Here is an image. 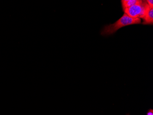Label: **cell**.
Masks as SVG:
<instances>
[{
    "label": "cell",
    "instance_id": "6",
    "mask_svg": "<svg viewBox=\"0 0 153 115\" xmlns=\"http://www.w3.org/2000/svg\"><path fill=\"white\" fill-rule=\"evenodd\" d=\"M147 115H153V110L152 109H149V110L147 112Z\"/></svg>",
    "mask_w": 153,
    "mask_h": 115
},
{
    "label": "cell",
    "instance_id": "3",
    "mask_svg": "<svg viewBox=\"0 0 153 115\" xmlns=\"http://www.w3.org/2000/svg\"><path fill=\"white\" fill-rule=\"evenodd\" d=\"M143 24H153V7H149L148 4L145 13L143 18Z\"/></svg>",
    "mask_w": 153,
    "mask_h": 115
},
{
    "label": "cell",
    "instance_id": "5",
    "mask_svg": "<svg viewBox=\"0 0 153 115\" xmlns=\"http://www.w3.org/2000/svg\"><path fill=\"white\" fill-rule=\"evenodd\" d=\"M146 1H147L149 7H153V0H146Z\"/></svg>",
    "mask_w": 153,
    "mask_h": 115
},
{
    "label": "cell",
    "instance_id": "7",
    "mask_svg": "<svg viewBox=\"0 0 153 115\" xmlns=\"http://www.w3.org/2000/svg\"><path fill=\"white\" fill-rule=\"evenodd\" d=\"M129 1H130V0H122V4H123L124 3H126V2Z\"/></svg>",
    "mask_w": 153,
    "mask_h": 115
},
{
    "label": "cell",
    "instance_id": "2",
    "mask_svg": "<svg viewBox=\"0 0 153 115\" xmlns=\"http://www.w3.org/2000/svg\"><path fill=\"white\" fill-rule=\"evenodd\" d=\"M147 5L146 1L138 0L137 3L133 6L123 10L124 13L131 18L143 19Z\"/></svg>",
    "mask_w": 153,
    "mask_h": 115
},
{
    "label": "cell",
    "instance_id": "4",
    "mask_svg": "<svg viewBox=\"0 0 153 115\" xmlns=\"http://www.w3.org/2000/svg\"><path fill=\"white\" fill-rule=\"evenodd\" d=\"M138 1V0H130L129 1H127L126 3H124L123 4H122L123 5V9H125L127 7H130L131 6H133L134 4L137 3V2Z\"/></svg>",
    "mask_w": 153,
    "mask_h": 115
},
{
    "label": "cell",
    "instance_id": "1",
    "mask_svg": "<svg viewBox=\"0 0 153 115\" xmlns=\"http://www.w3.org/2000/svg\"><path fill=\"white\" fill-rule=\"evenodd\" d=\"M141 23L140 18H133L128 16L125 13L122 18L113 24L106 26L101 32L102 36H110L116 33L118 30L125 26L130 25L136 24Z\"/></svg>",
    "mask_w": 153,
    "mask_h": 115
}]
</instances>
